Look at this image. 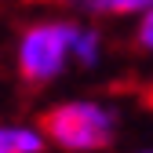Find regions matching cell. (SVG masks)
<instances>
[{"instance_id": "2", "label": "cell", "mask_w": 153, "mask_h": 153, "mask_svg": "<svg viewBox=\"0 0 153 153\" xmlns=\"http://www.w3.org/2000/svg\"><path fill=\"white\" fill-rule=\"evenodd\" d=\"M40 131L48 146L62 153H102L117 139L120 117L102 99H62L40 113Z\"/></svg>"}, {"instance_id": "6", "label": "cell", "mask_w": 153, "mask_h": 153, "mask_svg": "<svg viewBox=\"0 0 153 153\" xmlns=\"http://www.w3.org/2000/svg\"><path fill=\"white\" fill-rule=\"evenodd\" d=\"M131 36H135V48H139L142 55H149V59H153V7L142 11V15L135 18V29H131Z\"/></svg>"}, {"instance_id": "1", "label": "cell", "mask_w": 153, "mask_h": 153, "mask_svg": "<svg viewBox=\"0 0 153 153\" xmlns=\"http://www.w3.org/2000/svg\"><path fill=\"white\" fill-rule=\"evenodd\" d=\"M73 33H76V15H48L33 18L29 26L18 29L15 40V73L26 88H48L76 66L73 59Z\"/></svg>"}, {"instance_id": "7", "label": "cell", "mask_w": 153, "mask_h": 153, "mask_svg": "<svg viewBox=\"0 0 153 153\" xmlns=\"http://www.w3.org/2000/svg\"><path fill=\"white\" fill-rule=\"evenodd\" d=\"M146 99H149V102H153V80H149V88H146Z\"/></svg>"}, {"instance_id": "8", "label": "cell", "mask_w": 153, "mask_h": 153, "mask_svg": "<svg viewBox=\"0 0 153 153\" xmlns=\"http://www.w3.org/2000/svg\"><path fill=\"white\" fill-rule=\"evenodd\" d=\"M135 153H153V146H142V149H135Z\"/></svg>"}, {"instance_id": "3", "label": "cell", "mask_w": 153, "mask_h": 153, "mask_svg": "<svg viewBox=\"0 0 153 153\" xmlns=\"http://www.w3.org/2000/svg\"><path fill=\"white\" fill-rule=\"evenodd\" d=\"M69 15L88 18V22H117V18H135L153 7V0H59Z\"/></svg>"}, {"instance_id": "4", "label": "cell", "mask_w": 153, "mask_h": 153, "mask_svg": "<svg viewBox=\"0 0 153 153\" xmlns=\"http://www.w3.org/2000/svg\"><path fill=\"white\" fill-rule=\"evenodd\" d=\"M0 153H48V139L40 124L0 117Z\"/></svg>"}, {"instance_id": "5", "label": "cell", "mask_w": 153, "mask_h": 153, "mask_svg": "<svg viewBox=\"0 0 153 153\" xmlns=\"http://www.w3.org/2000/svg\"><path fill=\"white\" fill-rule=\"evenodd\" d=\"M106 51V36L99 29V22H88V18H76V33H73V59L76 69H95L102 62Z\"/></svg>"}]
</instances>
